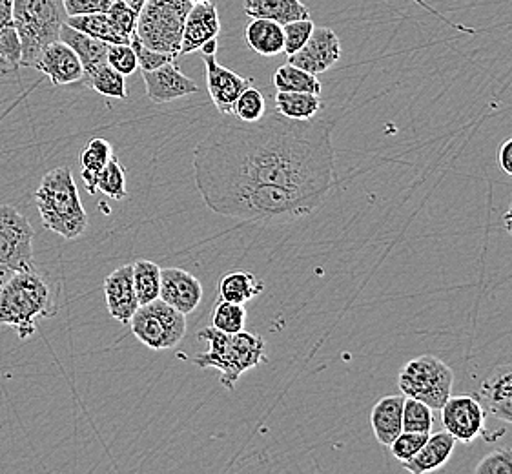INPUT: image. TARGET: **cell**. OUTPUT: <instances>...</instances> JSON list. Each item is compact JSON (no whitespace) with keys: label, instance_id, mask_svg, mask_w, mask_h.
Returning <instances> with one entry per match:
<instances>
[{"label":"cell","instance_id":"45","mask_svg":"<svg viewBox=\"0 0 512 474\" xmlns=\"http://www.w3.org/2000/svg\"><path fill=\"white\" fill-rule=\"evenodd\" d=\"M217 48H219V44H217V39H214V41L206 42L205 46L201 48V52L203 55H216Z\"/></svg>","mask_w":512,"mask_h":474},{"label":"cell","instance_id":"4","mask_svg":"<svg viewBox=\"0 0 512 474\" xmlns=\"http://www.w3.org/2000/svg\"><path fill=\"white\" fill-rule=\"evenodd\" d=\"M35 203L44 227L66 241H73L88 230V214L82 207L70 168L59 166L42 177L35 192Z\"/></svg>","mask_w":512,"mask_h":474},{"label":"cell","instance_id":"33","mask_svg":"<svg viewBox=\"0 0 512 474\" xmlns=\"http://www.w3.org/2000/svg\"><path fill=\"white\" fill-rule=\"evenodd\" d=\"M434 427V411L427 403L405 398L403 403V431L431 434Z\"/></svg>","mask_w":512,"mask_h":474},{"label":"cell","instance_id":"34","mask_svg":"<svg viewBox=\"0 0 512 474\" xmlns=\"http://www.w3.org/2000/svg\"><path fill=\"white\" fill-rule=\"evenodd\" d=\"M97 190H101L104 196L115 199V201H124L128 197L124 168L113 155L112 159L108 161V165L104 166L101 174L97 177Z\"/></svg>","mask_w":512,"mask_h":474},{"label":"cell","instance_id":"2","mask_svg":"<svg viewBox=\"0 0 512 474\" xmlns=\"http://www.w3.org/2000/svg\"><path fill=\"white\" fill-rule=\"evenodd\" d=\"M197 338L208 343V351L195 356V367L217 369L221 372V385L228 391L236 389L245 372L268 361L265 340L246 330L226 334L216 327H206L197 332Z\"/></svg>","mask_w":512,"mask_h":474},{"label":"cell","instance_id":"25","mask_svg":"<svg viewBox=\"0 0 512 474\" xmlns=\"http://www.w3.org/2000/svg\"><path fill=\"white\" fill-rule=\"evenodd\" d=\"M113 148L103 137H93L90 143L84 146L79 155L81 161V176L88 194L97 192V177L104 166L112 159Z\"/></svg>","mask_w":512,"mask_h":474},{"label":"cell","instance_id":"37","mask_svg":"<svg viewBox=\"0 0 512 474\" xmlns=\"http://www.w3.org/2000/svg\"><path fill=\"white\" fill-rule=\"evenodd\" d=\"M427 438H429V434L401 431V433L394 438V442L389 445L390 453L394 454V458H396L398 462L405 464V462H409V460H412V458L416 456V453L420 451L423 444L427 442Z\"/></svg>","mask_w":512,"mask_h":474},{"label":"cell","instance_id":"13","mask_svg":"<svg viewBox=\"0 0 512 474\" xmlns=\"http://www.w3.org/2000/svg\"><path fill=\"white\" fill-rule=\"evenodd\" d=\"M159 299L188 316L203 301V285L194 274L183 268H163Z\"/></svg>","mask_w":512,"mask_h":474},{"label":"cell","instance_id":"19","mask_svg":"<svg viewBox=\"0 0 512 474\" xmlns=\"http://www.w3.org/2000/svg\"><path fill=\"white\" fill-rule=\"evenodd\" d=\"M456 444H458V440L451 433H447V431L429 434L427 442L423 444V447L416 453V456L409 460V462L401 465L410 474L434 473V471H438V469H441L443 465L451 460Z\"/></svg>","mask_w":512,"mask_h":474},{"label":"cell","instance_id":"20","mask_svg":"<svg viewBox=\"0 0 512 474\" xmlns=\"http://www.w3.org/2000/svg\"><path fill=\"white\" fill-rule=\"evenodd\" d=\"M59 39L66 42L68 46H72L73 52L77 53V57L81 59L82 70H84L82 81L90 77L93 72H97L99 68H103L104 64H108V46H110L108 42L99 41L92 35L75 30L66 22L62 24Z\"/></svg>","mask_w":512,"mask_h":474},{"label":"cell","instance_id":"24","mask_svg":"<svg viewBox=\"0 0 512 474\" xmlns=\"http://www.w3.org/2000/svg\"><path fill=\"white\" fill-rule=\"evenodd\" d=\"M245 39L248 46L263 57H276L285 50L283 24L268 19H252L246 26Z\"/></svg>","mask_w":512,"mask_h":474},{"label":"cell","instance_id":"41","mask_svg":"<svg viewBox=\"0 0 512 474\" xmlns=\"http://www.w3.org/2000/svg\"><path fill=\"white\" fill-rule=\"evenodd\" d=\"M108 15H110V19H112L113 24H115L119 30L126 33V35H130V37H134L137 17H139L137 11L132 10L130 6H126L123 0H115L112 4V8L108 11Z\"/></svg>","mask_w":512,"mask_h":474},{"label":"cell","instance_id":"6","mask_svg":"<svg viewBox=\"0 0 512 474\" xmlns=\"http://www.w3.org/2000/svg\"><path fill=\"white\" fill-rule=\"evenodd\" d=\"M192 6L190 0H146L137 17L135 37L150 50L179 57L186 17Z\"/></svg>","mask_w":512,"mask_h":474},{"label":"cell","instance_id":"1","mask_svg":"<svg viewBox=\"0 0 512 474\" xmlns=\"http://www.w3.org/2000/svg\"><path fill=\"white\" fill-rule=\"evenodd\" d=\"M332 128L281 114L217 124L195 146V186L219 216L274 223L310 216L338 179Z\"/></svg>","mask_w":512,"mask_h":474},{"label":"cell","instance_id":"9","mask_svg":"<svg viewBox=\"0 0 512 474\" xmlns=\"http://www.w3.org/2000/svg\"><path fill=\"white\" fill-rule=\"evenodd\" d=\"M441 423L447 433H451L458 442L471 445L474 440L483 438L487 442H496L502 438L503 431L491 433L485 423V409L476 394H458L452 396L441 407Z\"/></svg>","mask_w":512,"mask_h":474},{"label":"cell","instance_id":"7","mask_svg":"<svg viewBox=\"0 0 512 474\" xmlns=\"http://www.w3.org/2000/svg\"><path fill=\"white\" fill-rule=\"evenodd\" d=\"M454 372L438 356H418L405 363L398 385L405 398L427 403L432 411H440L451 398Z\"/></svg>","mask_w":512,"mask_h":474},{"label":"cell","instance_id":"27","mask_svg":"<svg viewBox=\"0 0 512 474\" xmlns=\"http://www.w3.org/2000/svg\"><path fill=\"white\" fill-rule=\"evenodd\" d=\"M263 290H265V283L248 270L228 272L219 283L221 299L232 301V303H241V305H245L248 301L257 298L259 294H263Z\"/></svg>","mask_w":512,"mask_h":474},{"label":"cell","instance_id":"23","mask_svg":"<svg viewBox=\"0 0 512 474\" xmlns=\"http://www.w3.org/2000/svg\"><path fill=\"white\" fill-rule=\"evenodd\" d=\"M250 19H268L279 24L310 19V11L301 0H243Z\"/></svg>","mask_w":512,"mask_h":474},{"label":"cell","instance_id":"43","mask_svg":"<svg viewBox=\"0 0 512 474\" xmlns=\"http://www.w3.org/2000/svg\"><path fill=\"white\" fill-rule=\"evenodd\" d=\"M498 159H500L503 172L512 176V137L503 143Z\"/></svg>","mask_w":512,"mask_h":474},{"label":"cell","instance_id":"11","mask_svg":"<svg viewBox=\"0 0 512 474\" xmlns=\"http://www.w3.org/2000/svg\"><path fill=\"white\" fill-rule=\"evenodd\" d=\"M339 59H341V42L336 31L330 28H314L307 44L294 55H288L287 62L303 68L305 72L319 75L336 66Z\"/></svg>","mask_w":512,"mask_h":474},{"label":"cell","instance_id":"36","mask_svg":"<svg viewBox=\"0 0 512 474\" xmlns=\"http://www.w3.org/2000/svg\"><path fill=\"white\" fill-rule=\"evenodd\" d=\"M314 22L312 19H299V21L287 22L283 24V35H285V55H294L307 44L312 31H314Z\"/></svg>","mask_w":512,"mask_h":474},{"label":"cell","instance_id":"22","mask_svg":"<svg viewBox=\"0 0 512 474\" xmlns=\"http://www.w3.org/2000/svg\"><path fill=\"white\" fill-rule=\"evenodd\" d=\"M403 403L405 396L392 394L381 398L370 414L372 431L379 444L389 447L394 438L403 431Z\"/></svg>","mask_w":512,"mask_h":474},{"label":"cell","instance_id":"32","mask_svg":"<svg viewBox=\"0 0 512 474\" xmlns=\"http://www.w3.org/2000/svg\"><path fill=\"white\" fill-rule=\"evenodd\" d=\"M212 327L223 330L226 334H236L245 330L246 309L241 303H232L226 299H219L216 307L212 309Z\"/></svg>","mask_w":512,"mask_h":474},{"label":"cell","instance_id":"31","mask_svg":"<svg viewBox=\"0 0 512 474\" xmlns=\"http://www.w3.org/2000/svg\"><path fill=\"white\" fill-rule=\"evenodd\" d=\"M82 83L86 84L88 88H92L93 92L104 95V97H110V99L124 101L128 97L126 77H124L123 73L113 70L110 64H104L103 68L93 72Z\"/></svg>","mask_w":512,"mask_h":474},{"label":"cell","instance_id":"42","mask_svg":"<svg viewBox=\"0 0 512 474\" xmlns=\"http://www.w3.org/2000/svg\"><path fill=\"white\" fill-rule=\"evenodd\" d=\"M115 0H62L68 17L92 15V13H108Z\"/></svg>","mask_w":512,"mask_h":474},{"label":"cell","instance_id":"16","mask_svg":"<svg viewBox=\"0 0 512 474\" xmlns=\"http://www.w3.org/2000/svg\"><path fill=\"white\" fill-rule=\"evenodd\" d=\"M104 296L108 312L113 320L119 323H130L135 310L139 307L134 287V267L124 265L115 268L108 278L104 279Z\"/></svg>","mask_w":512,"mask_h":474},{"label":"cell","instance_id":"26","mask_svg":"<svg viewBox=\"0 0 512 474\" xmlns=\"http://www.w3.org/2000/svg\"><path fill=\"white\" fill-rule=\"evenodd\" d=\"M66 24L72 26L75 30L82 31L86 35H92L99 41L108 42V44H130L132 37L119 30L108 13H92V15H77V17H68Z\"/></svg>","mask_w":512,"mask_h":474},{"label":"cell","instance_id":"28","mask_svg":"<svg viewBox=\"0 0 512 474\" xmlns=\"http://www.w3.org/2000/svg\"><path fill=\"white\" fill-rule=\"evenodd\" d=\"M323 108L321 97L314 93L277 92V114L285 115L294 121H310Z\"/></svg>","mask_w":512,"mask_h":474},{"label":"cell","instance_id":"10","mask_svg":"<svg viewBox=\"0 0 512 474\" xmlns=\"http://www.w3.org/2000/svg\"><path fill=\"white\" fill-rule=\"evenodd\" d=\"M33 227L10 205H0V265L13 272L33 268Z\"/></svg>","mask_w":512,"mask_h":474},{"label":"cell","instance_id":"48","mask_svg":"<svg viewBox=\"0 0 512 474\" xmlns=\"http://www.w3.org/2000/svg\"><path fill=\"white\" fill-rule=\"evenodd\" d=\"M192 4H203V2H208V0H190Z\"/></svg>","mask_w":512,"mask_h":474},{"label":"cell","instance_id":"17","mask_svg":"<svg viewBox=\"0 0 512 474\" xmlns=\"http://www.w3.org/2000/svg\"><path fill=\"white\" fill-rule=\"evenodd\" d=\"M219 31H221V21H219L216 2L208 0L203 4H194L186 17L181 55L199 52L206 42L217 39Z\"/></svg>","mask_w":512,"mask_h":474},{"label":"cell","instance_id":"29","mask_svg":"<svg viewBox=\"0 0 512 474\" xmlns=\"http://www.w3.org/2000/svg\"><path fill=\"white\" fill-rule=\"evenodd\" d=\"M272 81H274L277 92L314 93V95H321V90H323L318 75L305 72L303 68L294 66L290 62H285L283 66L277 68Z\"/></svg>","mask_w":512,"mask_h":474},{"label":"cell","instance_id":"46","mask_svg":"<svg viewBox=\"0 0 512 474\" xmlns=\"http://www.w3.org/2000/svg\"><path fill=\"white\" fill-rule=\"evenodd\" d=\"M123 2L126 6H130L132 10L139 13V11L143 10L144 2H146V0H123Z\"/></svg>","mask_w":512,"mask_h":474},{"label":"cell","instance_id":"44","mask_svg":"<svg viewBox=\"0 0 512 474\" xmlns=\"http://www.w3.org/2000/svg\"><path fill=\"white\" fill-rule=\"evenodd\" d=\"M13 276V270L8 267H4V265H0V292L4 289V285L8 283V279Z\"/></svg>","mask_w":512,"mask_h":474},{"label":"cell","instance_id":"12","mask_svg":"<svg viewBox=\"0 0 512 474\" xmlns=\"http://www.w3.org/2000/svg\"><path fill=\"white\" fill-rule=\"evenodd\" d=\"M206 68V86L221 115H234L239 95L252 86L254 79H246L217 62L216 55H203Z\"/></svg>","mask_w":512,"mask_h":474},{"label":"cell","instance_id":"18","mask_svg":"<svg viewBox=\"0 0 512 474\" xmlns=\"http://www.w3.org/2000/svg\"><path fill=\"white\" fill-rule=\"evenodd\" d=\"M476 396L485 413L512 425V363L496 367L483 380Z\"/></svg>","mask_w":512,"mask_h":474},{"label":"cell","instance_id":"5","mask_svg":"<svg viewBox=\"0 0 512 474\" xmlns=\"http://www.w3.org/2000/svg\"><path fill=\"white\" fill-rule=\"evenodd\" d=\"M66 19L62 0H13V22L21 39L24 68H35L42 50L59 41Z\"/></svg>","mask_w":512,"mask_h":474},{"label":"cell","instance_id":"47","mask_svg":"<svg viewBox=\"0 0 512 474\" xmlns=\"http://www.w3.org/2000/svg\"><path fill=\"white\" fill-rule=\"evenodd\" d=\"M503 225H505L507 232L512 236V205L509 207V210L505 212V216H503Z\"/></svg>","mask_w":512,"mask_h":474},{"label":"cell","instance_id":"15","mask_svg":"<svg viewBox=\"0 0 512 474\" xmlns=\"http://www.w3.org/2000/svg\"><path fill=\"white\" fill-rule=\"evenodd\" d=\"M35 70L50 77L55 86H68V84L82 81V62L77 53L73 52L72 46L66 42L53 41L42 50L39 61L35 64Z\"/></svg>","mask_w":512,"mask_h":474},{"label":"cell","instance_id":"30","mask_svg":"<svg viewBox=\"0 0 512 474\" xmlns=\"http://www.w3.org/2000/svg\"><path fill=\"white\" fill-rule=\"evenodd\" d=\"M132 267H134V287L139 305H146L159 299L163 268L148 259H139Z\"/></svg>","mask_w":512,"mask_h":474},{"label":"cell","instance_id":"35","mask_svg":"<svg viewBox=\"0 0 512 474\" xmlns=\"http://www.w3.org/2000/svg\"><path fill=\"white\" fill-rule=\"evenodd\" d=\"M265 114H267L265 95L254 86H248L236 101L234 115L241 123H256L259 119H263Z\"/></svg>","mask_w":512,"mask_h":474},{"label":"cell","instance_id":"38","mask_svg":"<svg viewBox=\"0 0 512 474\" xmlns=\"http://www.w3.org/2000/svg\"><path fill=\"white\" fill-rule=\"evenodd\" d=\"M108 64L113 70L123 73L124 77L134 75L139 68L137 55L132 44H110L108 46Z\"/></svg>","mask_w":512,"mask_h":474},{"label":"cell","instance_id":"40","mask_svg":"<svg viewBox=\"0 0 512 474\" xmlns=\"http://www.w3.org/2000/svg\"><path fill=\"white\" fill-rule=\"evenodd\" d=\"M132 48L135 50V55H137V61H139V66H141V70L143 72H152V70H157V68H161L164 64H168V62H174L177 57L175 55H170V53L163 52H155V50H150L148 46H144L143 42L139 41L137 37H132Z\"/></svg>","mask_w":512,"mask_h":474},{"label":"cell","instance_id":"3","mask_svg":"<svg viewBox=\"0 0 512 474\" xmlns=\"http://www.w3.org/2000/svg\"><path fill=\"white\" fill-rule=\"evenodd\" d=\"M57 314L50 285L35 272H13L0 292V327H10L21 340H30L37 323Z\"/></svg>","mask_w":512,"mask_h":474},{"label":"cell","instance_id":"39","mask_svg":"<svg viewBox=\"0 0 512 474\" xmlns=\"http://www.w3.org/2000/svg\"><path fill=\"white\" fill-rule=\"evenodd\" d=\"M476 474H512V449L502 447L485 454L474 467Z\"/></svg>","mask_w":512,"mask_h":474},{"label":"cell","instance_id":"21","mask_svg":"<svg viewBox=\"0 0 512 474\" xmlns=\"http://www.w3.org/2000/svg\"><path fill=\"white\" fill-rule=\"evenodd\" d=\"M22 68V46L13 22V0H0V75L10 77Z\"/></svg>","mask_w":512,"mask_h":474},{"label":"cell","instance_id":"14","mask_svg":"<svg viewBox=\"0 0 512 474\" xmlns=\"http://www.w3.org/2000/svg\"><path fill=\"white\" fill-rule=\"evenodd\" d=\"M146 95L157 104L172 103L199 92L194 79L186 77L174 62H168L152 72H143Z\"/></svg>","mask_w":512,"mask_h":474},{"label":"cell","instance_id":"8","mask_svg":"<svg viewBox=\"0 0 512 474\" xmlns=\"http://www.w3.org/2000/svg\"><path fill=\"white\" fill-rule=\"evenodd\" d=\"M130 327L135 338L148 349L166 351L177 347L185 338L186 316L164 303L163 299H155L137 307Z\"/></svg>","mask_w":512,"mask_h":474}]
</instances>
